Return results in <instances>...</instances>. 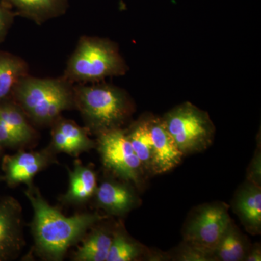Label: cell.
<instances>
[{"instance_id": "15", "label": "cell", "mask_w": 261, "mask_h": 261, "mask_svg": "<svg viewBox=\"0 0 261 261\" xmlns=\"http://www.w3.org/2000/svg\"><path fill=\"white\" fill-rule=\"evenodd\" d=\"M69 185L59 201L66 205H82L94 197L97 189V174L92 166H85L79 160L73 168L68 169Z\"/></svg>"}, {"instance_id": "24", "label": "cell", "mask_w": 261, "mask_h": 261, "mask_svg": "<svg viewBox=\"0 0 261 261\" xmlns=\"http://www.w3.org/2000/svg\"><path fill=\"white\" fill-rule=\"evenodd\" d=\"M16 15L10 8L0 3V43L4 42Z\"/></svg>"}, {"instance_id": "22", "label": "cell", "mask_w": 261, "mask_h": 261, "mask_svg": "<svg viewBox=\"0 0 261 261\" xmlns=\"http://www.w3.org/2000/svg\"><path fill=\"white\" fill-rule=\"evenodd\" d=\"M174 260L181 261H214V253L190 243L184 241L178 247Z\"/></svg>"}, {"instance_id": "17", "label": "cell", "mask_w": 261, "mask_h": 261, "mask_svg": "<svg viewBox=\"0 0 261 261\" xmlns=\"http://www.w3.org/2000/svg\"><path fill=\"white\" fill-rule=\"evenodd\" d=\"M29 74V66L23 58L0 51V102L11 97L15 85Z\"/></svg>"}, {"instance_id": "27", "label": "cell", "mask_w": 261, "mask_h": 261, "mask_svg": "<svg viewBox=\"0 0 261 261\" xmlns=\"http://www.w3.org/2000/svg\"><path fill=\"white\" fill-rule=\"evenodd\" d=\"M4 181V177H3V175H0V182Z\"/></svg>"}, {"instance_id": "11", "label": "cell", "mask_w": 261, "mask_h": 261, "mask_svg": "<svg viewBox=\"0 0 261 261\" xmlns=\"http://www.w3.org/2000/svg\"><path fill=\"white\" fill-rule=\"evenodd\" d=\"M51 142L49 147L54 152H64L71 156L80 155L96 148L97 142L89 137L85 126L61 116L51 126Z\"/></svg>"}, {"instance_id": "1", "label": "cell", "mask_w": 261, "mask_h": 261, "mask_svg": "<svg viewBox=\"0 0 261 261\" xmlns=\"http://www.w3.org/2000/svg\"><path fill=\"white\" fill-rule=\"evenodd\" d=\"M34 211L31 228L34 250L43 260L61 261L68 249L81 242L89 230L106 219L99 213L65 216L44 199L34 184L24 192Z\"/></svg>"}, {"instance_id": "10", "label": "cell", "mask_w": 261, "mask_h": 261, "mask_svg": "<svg viewBox=\"0 0 261 261\" xmlns=\"http://www.w3.org/2000/svg\"><path fill=\"white\" fill-rule=\"evenodd\" d=\"M152 145V171L161 174L171 171L181 163L184 154L170 135L162 118L148 117Z\"/></svg>"}, {"instance_id": "8", "label": "cell", "mask_w": 261, "mask_h": 261, "mask_svg": "<svg viewBox=\"0 0 261 261\" xmlns=\"http://www.w3.org/2000/svg\"><path fill=\"white\" fill-rule=\"evenodd\" d=\"M57 163L56 152L49 147L40 151H18L12 155H5L2 162L4 181L10 187L20 184L31 186L38 173Z\"/></svg>"}, {"instance_id": "16", "label": "cell", "mask_w": 261, "mask_h": 261, "mask_svg": "<svg viewBox=\"0 0 261 261\" xmlns=\"http://www.w3.org/2000/svg\"><path fill=\"white\" fill-rule=\"evenodd\" d=\"M112 239L113 232L95 225L81 240L82 244L73 252L72 260L107 261Z\"/></svg>"}, {"instance_id": "12", "label": "cell", "mask_w": 261, "mask_h": 261, "mask_svg": "<svg viewBox=\"0 0 261 261\" xmlns=\"http://www.w3.org/2000/svg\"><path fill=\"white\" fill-rule=\"evenodd\" d=\"M94 197L98 208L112 216H125L139 203L137 193L127 181L106 180L97 186Z\"/></svg>"}, {"instance_id": "20", "label": "cell", "mask_w": 261, "mask_h": 261, "mask_svg": "<svg viewBox=\"0 0 261 261\" xmlns=\"http://www.w3.org/2000/svg\"><path fill=\"white\" fill-rule=\"evenodd\" d=\"M126 133L144 169L152 171V145L149 135L148 117L140 118L130 123L126 128Z\"/></svg>"}, {"instance_id": "23", "label": "cell", "mask_w": 261, "mask_h": 261, "mask_svg": "<svg viewBox=\"0 0 261 261\" xmlns=\"http://www.w3.org/2000/svg\"><path fill=\"white\" fill-rule=\"evenodd\" d=\"M25 145L23 141L6 123L0 120V146L3 148H16Z\"/></svg>"}, {"instance_id": "3", "label": "cell", "mask_w": 261, "mask_h": 261, "mask_svg": "<svg viewBox=\"0 0 261 261\" xmlns=\"http://www.w3.org/2000/svg\"><path fill=\"white\" fill-rule=\"evenodd\" d=\"M11 97L34 126H51L62 113L75 109L74 84L63 75L58 78L25 75L15 85Z\"/></svg>"}, {"instance_id": "28", "label": "cell", "mask_w": 261, "mask_h": 261, "mask_svg": "<svg viewBox=\"0 0 261 261\" xmlns=\"http://www.w3.org/2000/svg\"><path fill=\"white\" fill-rule=\"evenodd\" d=\"M2 152H3V147L0 146V156H1Z\"/></svg>"}, {"instance_id": "7", "label": "cell", "mask_w": 261, "mask_h": 261, "mask_svg": "<svg viewBox=\"0 0 261 261\" xmlns=\"http://www.w3.org/2000/svg\"><path fill=\"white\" fill-rule=\"evenodd\" d=\"M228 211V206L223 202L197 207L185 224L184 241L214 251L231 223Z\"/></svg>"}, {"instance_id": "21", "label": "cell", "mask_w": 261, "mask_h": 261, "mask_svg": "<svg viewBox=\"0 0 261 261\" xmlns=\"http://www.w3.org/2000/svg\"><path fill=\"white\" fill-rule=\"evenodd\" d=\"M142 254V246L132 240L123 230L118 228L113 231L107 261L136 260Z\"/></svg>"}, {"instance_id": "9", "label": "cell", "mask_w": 261, "mask_h": 261, "mask_svg": "<svg viewBox=\"0 0 261 261\" xmlns=\"http://www.w3.org/2000/svg\"><path fill=\"white\" fill-rule=\"evenodd\" d=\"M20 202L6 196L0 200V261L13 260L25 245Z\"/></svg>"}, {"instance_id": "4", "label": "cell", "mask_w": 261, "mask_h": 261, "mask_svg": "<svg viewBox=\"0 0 261 261\" xmlns=\"http://www.w3.org/2000/svg\"><path fill=\"white\" fill-rule=\"evenodd\" d=\"M128 70L118 44L108 38L82 36L66 63L63 76L73 84H94Z\"/></svg>"}, {"instance_id": "13", "label": "cell", "mask_w": 261, "mask_h": 261, "mask_svg": "<svg viewBox=\"0 0 261 261\" xmlns=\"http://www.w3.org/2000/svg\"><path fill=\"white\" fill-rule=\"evenodd\" d=\"M233 211L245 229L251 234L261 231V187L247 181L237 190L232 202Z\"/></svg>"}, {"instance_id": "18", "label": "cell", "mask_w": 261, "mask_h": 261, "mask_svg": "<svg viewBox=\"0 0 261 261\" xmlns=\"http://www.w3.org/2000/svg\"><path fill=\"white\" fill-rule=\"evenodd\" d=\"M247 239L231 221L213 253L215 260H245L250 250Z\"/></svg>"}, {"instance_id": "5", "label": "cell", "mask_w": 261, "mask_h": 261, "mask_svg": "<svg viewBox=\"0 0 261 261\" xmlns=\"http://www.w3.org/2000/svg\"><path fill=\"white\" fill-rule=\"evenodd\" d=\"M162 118L184 155L202 152L214 142L216 129L208 113L191 102L178 105Z\"/></svg>"}, {"instance_id": "6", "label": "cell", "mask_w": 261, "mask_h": 261, "mask_svg": "<svg viewBox=\"0 0 261 261\" xmlns=\"http://www.w3.org/2000/svg\"><path fill=\"white\" fill-rule=\"evenodd\" d=\"M96 142V148L105 167L123 181L140 184L144 168L127 137L125 128L103 132L97 135Z\"/></svg>"}, {"instance_id": "14", "label": "cell", "mask_w": 261, "mask_h": 261, "mask_svg": "<svg viewBox=\"0 0 261 261\" xmlns=\"http://www.w3.org/2000/svg\"><path fill=\"white\" fill-rule=\"evenodd\" d=\"M2 3L16 16L29 19L39 25L65 15L69 8L68 0H2Z\"/></svg>"}, {"instance_id": "2", "label": "cell", "mask_w": 261, "mask_h": 261, "mask_svg": "<svg viewBox=\"0 0 261 261\" xmlns=\"http://www.w3.org/2000/svg\"><path fill=\"white\" fill-rule=\"evenodd\" d=\"M75 109L90 134L122 128L135 112V105L124 89L102 82L74 84Z\"/></svg>"}, {"instance_id": "19", "label": "cell", "mask_w": 261, "mask_h": 261, "mask_svg": "<svg viewBox=\"0 0 261 261\" xmlns=\"http://www.w3.org/2000/svg\"><path fill=\"white\" fill-rule=\"evenodd\" d=\"M0 120L18 135L24 145L37 138V132L28 117L11 97L0 102Z\"/></svg>"}, {"instance_id": "25", "label": "cell", "mask_w": 261, "mask_h": 261, "mask_svg": "<svg viewBox=\"0 0 261 261\" xmlns=\"http://www.w3.org/2000/svg\"><path fill=\"white\" fill-rule=\"evenodd\" d=\"M247 180L255 185H261V153L260 149L257 148L251 163L247 170Z\"/></svg>"}, {"instance_id": "26", "label": "cell", "mask_w": 261, "mask_h": 261, "mask_svg": "<svg viewBox=\"0 0 261 261\" xmlns=\"http://www.w3.org/2000/svg\"><path fill=\"white\" fill-rule=\"evenodd\" d=\"M247 261H260L261 248L259 244H255L253 246L250 247L245 260Z\"/></svg>"}]
</instances>
